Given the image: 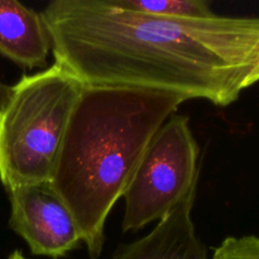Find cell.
I'll return each instance as SVG.
<instances>
[{
	"label": "cell",
	"instance_id": "2",
	"mask_svg": "<svg viewBox=\"0 0 259 259\" xmlns=\"http://www.w3.org/2000/svg\"><path fill=\"white\" fill-rule=\"evenodd\" d=\"M185 101L163 91L83 86L50 185L72 215L90 259L103 253L106 219L147 147Z\"/></svg>",
	"mask_w": 259,
	"mask_h": 259
},
{
	"label": "cell",
	"instance_id": "4",
	"mask_svg": "<svg viewBox=\"0 0 259 259\" xmlns=\"http://www.w3.org/2000/svg\"><path fill=\"white\" fill-rule=\"evenodd\" d=\"M189 121L174 114L147 147L123 195V233L163 219L199 185L200 148Z\"/></svg>",
	"mask_w": 259,
	"mask_h": 259
},
{
	"label": "cell",
	"instance_id": "10",
	"mask_svg": "<svg viewBox=\"0 0 259 259\" xmlns=\"http://www.w3.org/2000/svg\"><path fill=\"white\" fill-rule=\"evenodd\" d=\"M9 93H10V86L5 85V83L0 80V105L4 103V100L8 98Z\"/></svg>",
	"mask_w": 259,
	"mask_h": 259
},
{
	"label": "cell",
	"instance_id": "5",
	"mask_svg": "<svg viewBox=\"0 0 259 259\" xmlns=\"http://www.w3.org/2000/svg\"><path fill=\"white\" fill-rule=\"evenodd\" d=\"M9 227L34 255L60 259L82 243L72 215L50 184L8 191Z\"/></svg>",
	"mask_w": 259,
	"mask_h": 259
},
{
	"label": "cell",
	"instance_id": "8",
	"mask_svg": "<svg viewBox=\"0 0 259 259\" xmlns=\"http://www.w3.org/2000/svg\"><path fill=\"white\" fill-rule=\"evenodd\" d=\"M111 4L129 12L176 19H209L215 17L204 0H110Z\"/></svg>",
	"mask_w": 259,
	"mask_h": 259
},
{
	"label": "cell",
	"instance_id": "7",
	"mask_svg": "<svg viewBox=\"0 0 259 259\" xmlns=\"http://www.w3.org/2000/svg\"><path fill=\"white\" fill-rule=\"evenodd\" d=\"M52 38L42 12L15 0H0V55L25 68L47 65Z\"/></svg>",
	"mask_w": 259,
	"mask_h": 259
},
{
	"label": "cell",
	"instance_id": "3",
	"mask_svg": "<svg viewBox=\"0 0 259 259\" xmlns=\"http://www.w3.org/2000/svg\"><path fill=\"white\" fill-rule=\"evenodd\" d=\"M83 83L62 66L23 75L0 105V182L5 190L50 184Z\"/></svg>",
	"mask_w": 259,
	"mask_h": 259
},
{
	"label": "cell",
	"instance_id": "6",
	"mask_svg": "<svg viewBox=\"0 0 259 259\" xmlns=\"http://www.w3.org/2000/svg\"><path fill=\"white\" fill-rule=\"evenodd\" d=\"M195 187L186 199L159 220L151 233L114 250L110 259H207L192 220Z\"/></svg>",
	"mask_w": 259,
	"mask_h": 259
},
{
	"label": "cell",
	"instance_id": "9",
	"mask_svg": "<svg viewBox=\"0 0 259 259\" xmlns=\"http://www.w3.org/2000/svg\"><path fill=\"white\" fill-rule=\"evenodd\" d=\"M212 259H259L258 235L228 237L214 249Z\"/></svg>",
	"mask_w": 259,
	"mask_h": 259
},
{
	"label": "cell",
	"instance_id": "1",
	"mask_svg": "<svg viewBox=\"0 0 259 259\" xmlns=\"http://www.w3.org/2000/svg\"><path fill=\"white\" fill-rule=\"evenodd\" d=\"M42 14L55 63L85 86L146 89L228 106L259 82V18H161L110 0H56Z\"/></svg>",
	"mask_w": 259,
	"mask_h": 259
},
{
	"label": "cell",
	"instance_id": "11",
	"mask_svg": "<svg viewBox=\"0 0 259 259\" xmlns=\"http://www.w3.org/2000/svg\"><path fill=\"white\" fill-rule=\"evenodd\" d=\"M7 259H28V258H25L24 254H23L20 250H14V252H13Z\"/></svg>",
	"mask_w": 259,
	"mask_h": 259
}]
</instances>
